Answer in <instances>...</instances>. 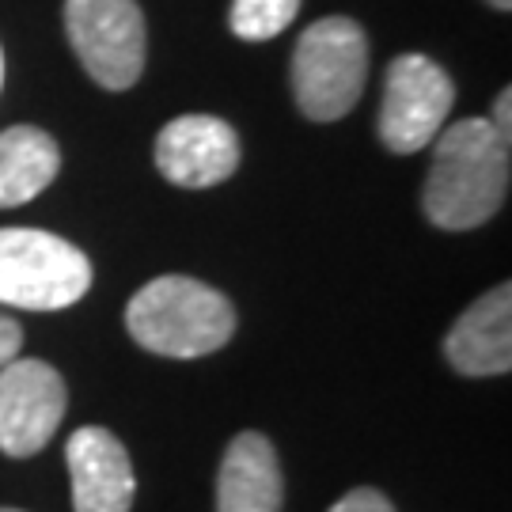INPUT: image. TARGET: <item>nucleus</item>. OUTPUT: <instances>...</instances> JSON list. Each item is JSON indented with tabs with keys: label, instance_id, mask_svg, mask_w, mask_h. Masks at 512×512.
I'll list each match as a JSON object with an SVG mask.
<instances>
[{
	"label": "nucleus",
	"instance_id": "obj_8",
	"mask_svg": "<svg viewBox=\"0 0 512 512\" xmlns=\"http://www.w3.org/2000/svg\"><path fill=\"white\" fill-rule=\"evenodd\" d=\"M160 175L186 190H205L232 179L239 167V137L224 118L183 114L167 122L156 137Z\"/></svg>",
	"mask_w": 512,
	"mask_h": 512
},
{
	"label": "nucleus",
	"instance_id": "obj_12",
	"mask_svg": "<svg viewBox=\"0 0 512 512\" xmlns=\"http://www.w3.org/2000/svg\"><path fill=\"white\" fill-rule=\"evenodd\" d=\"M61 171V148L46 129L12 126L0 133V209L27 205Z\"/></svg>",
	"mask_w": 512,
	"mask_h": 512
},
{
	"label": "nucleus",
	"instance_id": "obj_11",
	"mask_svg": "<svg viewBox=\"0 0 512 512\" xmlns=\"http://www.w3.org/2000/svg\"><path fill=\"white\" fill-rule=\"evenodd\" d=\"M285 478L274 444L262 433H239L220 459L217 512H281Z\"/></svg>",
	"mask_w": 512,
	"mask_h": 512
},
{
	"label": "nucleus",
	"instance_id": "obj_2",
	"mask_svg": "<svg viewBox=\"0 0 512 512\" xmlns=\"http://www.w3.org/2000/svg\"><path fill=\"white\" fill-rule=\"evenodd\" d=\"M126 330L148 353L194 361L217 353L236 334V308L205 281L167 274L137 289L126 304Z\"/></svg>",
	"mask_w": 512,
	"mask_h": 512
},
{
	"label": "nucleus",
	"instance_id": "obj_19",
	"mask_svg": "<svg viewBox=\"0 0 512 512\" xmlns=\"http://www.w3.org/2000/svg\"><path fill=\"white\" fill-rule=\"evenodd\" d=\"M0 512H19V509H0Z\"/></svg>",
	"mask_w": 512,
	"mask_h": 512
},
{
	"label": "nucleus",
	"instance_id": "obj_17",
	"mask_svg": "<svg viewBox=\"0 0 512 512\" xmlns=\"http://www.w3.org/2000/svg\"><path fill=\"white\" fill-rule=\"evenodd\" d=\"M486 4H494L497 12H509V8H512V0H486Z\"/></svg>",
	"mask_w": 512,
	"mask_h": 512
},
{
	"label": "nucleus",
	"instance_id": "obj_10",
	"mask_svg": "<svg viewBox=\"0 0 512 512\" xmlns=\"http://www.w3.org/2000/svg\"><path fill=\"white\" fill-rule=\"evenodd\" d=\"M444 357L459 376H505L512 368V285L501 281L459 315Z\"/></svg>",
	"mask_w": 512,
	"mask_h": 512
},
{
	"label": "nucleus",
	"instance_id": "obj_16",
	"mask_svg": "<svg viewBox=\"0 0 512 512\" xmlns=\"http://www.w3.org/2000/svg\"><path fill=\"white\" fill-rule=\"evenodd\" d=\"M490 126L501 133V137H509L512 141V92L509 88H501V95L494 99V114H490Z\"/></svg>",
	"mask_w": 512,
	"mask_h": 512
},
{
	"label": "nucleus",
	"instance_id": "obj_5",
	"mask_svg": "<svg viewBox=\"0 0 512 512\" xmlns=\"http://www.w3.org/2000/svg\"><path fill=\"white\" fill-rule=\"evenodd\" d=\"M65 31L99 88L126 92L145 73V16L137 0H65Z\"/></svg>",
	"mask_w": 512,
	"mask_h": 512
},
{
	"label": "nucleus",
	"instance_id": "obj_14",
	"mask_svg": "<svg viewBox=\"0 0 512 512\" xmlns=\"http://www.w3.org/2000/svg\"><path fill=\"white\" fill-rule=\"evenodd\" d=\"M330 512H395V505L387 501L380 490H372V486H361V490H349L346 497H338Z\"/></svg>",
	"mask_w": 512,
	"mask_h": 512
},
{
	"label": "nucleus",
	"instance_id": "obj_6",
	"mask_svg": "<svg viewBox=\"0 0 512 512\" xmlns=\"http://www.w3.org/2000/svg\"><path fill=\"white\" fill-rule=\"evenodd\" d=\"M456 107V84L433 57L403 54L387 65L380 141L399 156L433 145Z\"/></svg>",
	"mask_w": 512,
	"mask_h": 512
},
{
	"label": "nucleus",
	"instance_id": "obj_9",
	"mask_svg": "<svg viewBox=\"0 0 512 512\" xmlns=\"http://www.w3.org/2000/svg\"><path fill=\"white\" fill-rule=\"evenodd\" d=\"M65 463H69L76 512H129L137 478L126 444L110 429L103 425L76 429L65 444Z\"/></svg>",
	"mask_w": 512,
	"mask_h": 512
},
{
	"label": "nucleus",
	"instance_id": "obj_1",
	"mask_svg": "<svg viewBox=\"0 0 512 512\" xmlns=\"http://www.w3.org/2000/svg\"><path fill=\"white\" fill-rule=\"evenodd\" d=\"M425 175V217L444 232H471L494 217L509 194V137L490 118H463L440 129Z\"/></svg>",
	"mask_w": 512,
	"mask_h": 512
},
{
	"label": "nucleus",
	"instance_id": "obj_18",
	"mask_svg": "<svg viewBox=\"0 0 512 512\" xmlns=\"http://www.w3.org/2000/svg\"><path fill=\"white\" fill-rule=\"evenodd\" d=\"M0 88H4V50H0Z\"/></svg>",
	"mask_w": 512,
	"mask_h": 512
},
{
	"label": "nucleus",
	"instance_id": "obj_7",
	"mask_svg": "<svg viewBox=\"0 0 512 512\" xmlns=\"http://www.w3.org/2000/svg\"><path fill=\"white\" fill-rule=\"evenodd\" d=\"M69 391L54 365L38 357H12L0 368V452L27 459L54 440L65 418Z\"/></svg>",
	"mask_w": 512,
	"mask_h": 512
},
{
	"label": "nucleus",
	"instance_id": "obj_4",
	"mask_svg": "<svg viewBox=\"0 0 512 512\" xmlns=\"http://www.w3.org/2000/svg\"><path fill=\"white\" fill-rule=\"evenodd\" d=\"M92 289V262L69 239L42 228H0V304L61 311Z\"/></svg>",
	"mask_w": 512,
	"mask_h": 512
},
{
	"label": "nucleus",
	"instance_id": "obj_13",
	"mask_svg": "<svg viewBox=\"0 0 512 512\" xmlns=\"http://www.w3.org/2000/svg\"><path fill=\"white\" fill-rule=\"evenodd\" d=\"M300 12V0H232V35L243 42H270L277 38Z\"/></svg>",
	"mask_w": 512,
	"mask_h": 512
},
{
	"label": "nucleus",
	"instance_id": "obj_3",
	"mask_svg": "<svg viewBox=\"0 0 512 512\" xmlns=\"http://www.w3.org/2000/svg\"><path fill=\"white\" fill-rule=\"evenodd\" d=\"M368 80V35L357 19L311 23L293 50V95L311 122H338L357 107Z\"/></svg>",
	"mask_w": 512,
	"mask_h": 512
},
{
	"label": "nucleus",
	"instance_id": "obj_15",
	"mask_svg": "<svg viewBox=\"0 0 512 512\" xmlns=\"http://www.w3.org/2000/svg\"><path fill=\"white\" fill-rule=\"evenodd\" d=\"M19 346H23V330H19V323L12 319V315H0V368L16 357Z\"/></svg>",
	"mask_w": 512,
	"mask_h": 512
}]
</instances>
